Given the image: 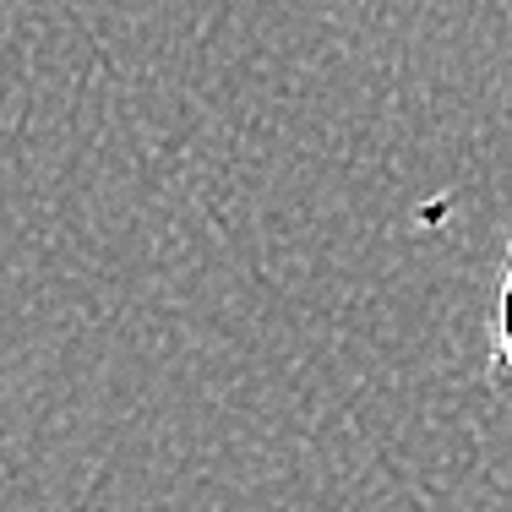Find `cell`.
I'll return each instance as SVG.
<instances>
[{"label": "cell", "instance_id": "obj_1", "mask_svg": "<svg viewBox=\"0 0 512 512\" xmlns=\"http://www.w3.org/2000/svg\"><path fill=\"white\" fill-rule=\"evenodd\" d=\"M491 371H496V387L512 398V262H507V278L496 289V316H491Z\"/></svg>", "mask_w": 512, "mask_h": 512}]
</instances>
